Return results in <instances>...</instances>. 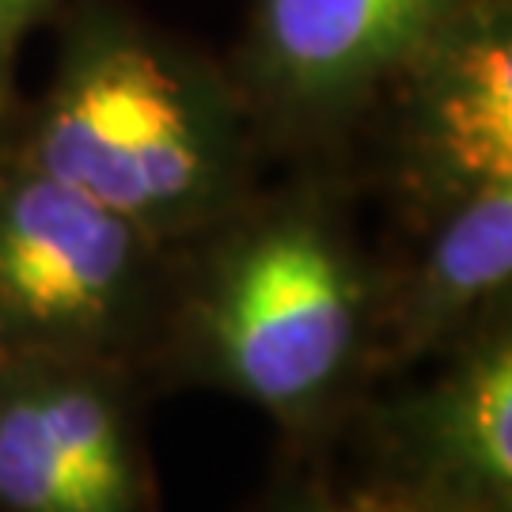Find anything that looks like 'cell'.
<instances>
[{
	"instance_id": "3957f363",
	"label": "cell",
	"mask_w": 512,
	"mask_h": 512,
	"mask_svg": "<svg viewBox=\"0 0 512 512\" xmlns=\"http://www.w3.org/2000/svg\"><path fill=\"white\" fill-rule=\"evenodd\" d=\"M171 255L137 224L0 148V338L8 353L145 368Z\"/></svg>"
},
{
	"instance_id": "5b68a950",
	"label": "cell",
	"mask_w": 512,
	"mask_h": 512,
	"mask_svg": "<svg viewBox=\"0 0 512 512\" xmlns=\"http://www.w3.org/2000/svg\"><path fill=\"white\" fill-rule=\"evenodd\" d=\"M365 145L395 228L512 183V0H456L380 95Z\"/></svg>"
},
{
	"instance_id": "ba28073f",
	"label": "cell",
	"mask_w": 512,
	"mask_h": 512,
	"mask_svg": "<svg viewBox=\"0 0 512 512\" xmlns=\"http://www.w3.org/2000/svg\"><path fill=\"white\" fill-rule=\"evenodd\" d=\"M395 232L380 255L376 384L429 365L512 308V183L482 186Z\"/></svg>"
},
{
	"instance_id": "8fae6325",
	"label": "cell",
	"mask_w": 512,
	"mask_h": 512,
	"mask_svg": "<svg viewBox=\"0 0 512 512\" xmlns=\"http://www.w3.org/2000/svg\"><path fill=\"white\" fill-rule=\"evenodd\" d=\"M12 353H8V346H4V338H0V368H4V361H8Z\"/></svg>"
},
{
	"instance_id": "8992f818",
	"label": "cell",
	"mask_w": 512,
	"mask_h": 512,
	"mask_svg": "<svg viewBox=\"0 0 512 512\" xmlns=\"http://www.w3.org/2000/svg\"><path fill=\"white\" fill-rule=\"evenodd\" d=\"M0 512H160L141 376L12 353L0 368Z\"/></svg>"
},
{
	"instance_id": "7a4b0ae2",
	"label": "cell",
	"mask_w": 512,
	"mask_h": 512,
	"mask_svg": "<svg viewBox=\"0 0 512 512\" xmlns=\"http://www.w3.org/2000/svg\"><path fill=\"white\" fill-rule=\"evenodd\" d=\"M46 92L16 103L0 148L137 224L167 251L266 183L228 61L129 0H61Z\"/></svg>"
},
{
	"instance_id": "6da1fadb",
	"label": "cell",
	"mask_w": 512,
	"mask_h": 512,
	"mask_svg": "<svg viewBox=\"0 0 512 512\" xmlns=\"http://www.w3.org/2000/svg\"><path fill=\"white\" fill-rule=\"evenodd\" d=\"M349 164H293L171 255L145 380L258 406L296 452L342 437L376 391L380 251Z\"/></svg>"
},
{
	"instance_id": "52a82bcc",
	"label": "cell",
	"mask_w": 512,
	"mask_h": 512,
	"mask_svg": "<svg viewBox=\"0 0 512 512\" xmlns=\"http://www.w3.org/2000/svg\"><path fill=\"white\" fill-rule=\"evenodd\" d=\"M421 384L368 391L342 433L365 475L459 512H512V308L429 361Z\"/></svg>"
},
{
	"instance_id": "9c48e42d",
	"label": "cell",
	"mask_w": 512,
	"mask_h": 512,
	"mask_svg": "<svg viewBox=\"0 0 512 512\" xmlns=\"http://www.w3.org/2000/svg\"><path fill=\"white\" fill-rule=\"evenodd\" d=\"M270 512H459L448 509L440 501H429V497H418L410 490H399L391 482H380V478L357 475L349 478H327L315 475L289 486L285 494L274 501Z\"/></svg>"
},
{
	"instance_id": "30bf717a",
	"label": "cell",
	"mask_w": 512,
	"mask_h": 512,
	"mask_svg": "<svg viewBox=\"0 0 512 512\" xmlns=\"http://www.w3.org/2000/svg\"><path fill=\"white\" fill-rule=\"evenodd\" d=\"M61 0H0V133L19 103L16 76L27 38L42 23H54Z\"/></svg>"
},
{
	"instance_id": "277c9868",
	"label": "cell",
	"mask_w": 512,
	"mask_h": 512,
	"mask_svg": "<svg viewBox=\"0 0 512 512\" xmlns=\"http://www.w3.org/2000/svg\"><path fill=\"white\" fill-rule=\"evenodd\" d=\"M456 0H251L228 61L270 164H349L387 84Z\"/></svg>"
}]
</instances>
